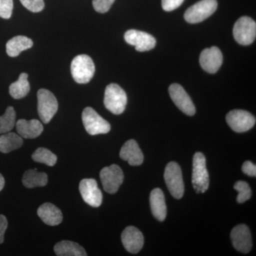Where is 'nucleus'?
I'll return each mask as SVG.
<instances>
[{"instance_id": "aec40b11", "label": "nucleus", "mask_w": 256, "mask_h": 256, "mask_svg": "<svg viewBox=\"0 0 256 256\" xmlns=\"http://www.w3.org/2000/svg\"><path fill=\"white\" fill-rule=\"evenodd\" d=\"M152 214L160 222H163L166 216V205L164 193L159 188H154L150 196Z\"/></svg>"}, {"instance_id": "c85d7f7f", "label": "nucleus", "mask_w": 256, "mask_h": 256, "mask_svg": "<svg viewBox=\"0 0 256 256\" xmlns=\"http://www.w3.org/2000/svg\"><path fill=\"white\" fill-rule=\"evenodd\" d=\"M22 4L32 12H40L44 8V0H20Z\"/></svg>"}, {"instance_id": "f03ea898", "label": "nucleus", "mask_w": 256, "mask_h": 256, "mask_svg": "<svg viewBox=\"0 0 256 256\" xmlns=\"http://www.w3.org/2000/svg\"><path fill=\"white\" fill-rule=\"evenodd\" d=\"M95 65L89 56L80 54L74 58L70 72L76 82L86 84L90 82L95 74Z\"/></svg>"}, {"instance_id": "7ed1b4c3", "label": "nucleus", "mask_w": 256, "mask_h": 256, "mask_svg": "<svg viewBox=\"0 0 256 256\" xmlns=\"http://www.w3.org/2000/svg\"><path fill=\"white\" fill-rule=\"evenodd\" d=\"M128 98L124 89L116 84H110L106 87L104 105L110 112L120 114L126 110Z\"/></svg>"}, {"instance_id": "412c9836", "label": "nucleus", "mask_w": 256, "mask_h": 256, "mask_svg": "<svg viewBox=\"0 0 256 256\" xmlns=\"http://www.w3.org/2000/svg\"><path fill=\"white\" fill-rule=\"evenodd\" d=\"M33 42L25 36H16L9 40L6 44V54L10 57L18 56L24 50L31 48Z\"/></svg>"}, {"instance_id": "f3484780", "label": "nucleus", "mask_w": 256, "mask_h": 256, "mask_svg": "<svg viewBox=\"0 0 256 256\" xmlns=\"http://www.w3.org/2000/svg\"><path fill=\"white\" fill-rule=\"evenodd\" d=\"M120 156L131 166H140L144 161L142 152L134 140H130L124 143L120 152Z\"/></svg>"}, {"instance_id": "7c9ffc66", "label": "nucleus", "mask_w": 256, "mask_h": 256, "mask_svg": "<svg viewBox=\"0 0 256 256\" xmlns=\"http://www.w3.org/2000/svg\"><path fill=\"white\" fill-rule=\"evenodd\" d=\"M116 0H92V6L98 13H106L110 9Z\"/></svg>"}, {"instance_id": "473e14b6", "label": "nucleus", "mask_w": 256, "mask_h": 256, "mask_svg": "<svg viewBox=\"0 0 256 256\" xmlns=\"http://www.w3.org/2000/svg\"><path fill=\"white\" fill-rule=\"evenodd\" d=\"M242 171L244 174L248 176H256V166L250 161H246L244 163L242 166Z\"/></svg>"}, {"instance_id": "4468645a", "label": "nucleus", "mask_w": 256, "mask_h": 256, "mask_svg": "<svg viewBox=\"0 0 256 256\" xmlns=\"http://www.w3.org/2000/svg\"><path fill=\"white\" fill-rule=\"evenodd\" d=\"M230 238L236 250L248 254L252 248V242L250 229L245 224L234 227L230 233Z\"/></svg>"}, {"instance_id": "393cba45", "label": "nucleus", "mask_w": 256, "mask_h": 256, "mask_svg": "<svg viewBox=\"0 0 256 256\" xmlns=\"http://www.w3.org/2000/svg\"><path fill=\"white\" fill-rule=\"evenodd\" d=\"M9 92L10 96L16 100L26 97L30 92L28 74L26 73L20 74L18 80L10 85Z\"/></svg>"}, {"instance_id": "2eb2a0df", "label": "nucleus", "mask_w": 256, "mask_h": 256, "mask_svg": "<svg viewBox=\"0 0 256 256\" xmlns=\"http://www.w3.org/2000/svg\"><path fill=\"white\" fill-rule=\"evenodd\" d=\"M202 68L210 74L218 72L223 63V55L218 47L212 46L202 52L200 58Z\"/></svg>"}, {"instance_id": "4be33fe9", "label": "nucleus", "mask_w": 256, "mask_h": 256, "mask_svg": "<svg viewBox=\"0 0 256 256\" xmlns=\"http://www.w3.org/2000/svg\"><path fill=\"white\" fill-rule=\"evenodd\" d=\"M55 254L58 256H86L84 248L76 242L70 240H62L54 246Z\"/></svg>"}, {"instance_id": "9d476101", "label": "nucleus", "mask_w": 256, "mask_h": 256, "mask_svg": "<svg viewBox=\"0 0 256 256\" xmlns=\"http://www.w3.org/2000/svg\"><path fill=\"white\" fill-rule=\"evenodd\" d=\"M227 124L236 132H245L256 124V118L250 112L244 110H234L227 114Z\"/></svg>"}, {"instance_id": "b1692460", "label": "nucleus", "mask_w": 256, "mask_h": 256, "mask_svg": "<svg viewBox=\"0 0 256 256\" xmlns=\"http://www.w3.org/2000/svg\"><path fill=\"white\" fill-rule=\"evenodd\" d=\"M23 139L14 132H6L0 136V152L2 153L11 152L21 148Z\"/></svg>"}, {"instance_id": "0eeeda50", "label": "nucleus", "mask_w": 256, "mask_h": 256, "mask_svg": "<svg viewBox=\"0 0 256 256\" xmlns=\"http://www.w3.org/2000/svg\"><path fill=\"white\" fill-rule=\"evenodd\" d=\"M217 6L216 0H201L185 12V20L190 24L202 22L215 12Z\"/></svg>"}, {"instance_id": "2f4dec72", "label": "nucleus", "mask_w": 256, "mask_h": 256, "mask_svg": "<svg viewBox=\"0 0 256 256\" xmlns=\"http://www.w3.org/2000/svg\"><path fill=\"white\" fill-rule=\"evenodd\" d=\"M184 0H162V6L166 12H171L178 9Z\"/></svg>"}, {"instance_id": "f257e3e1", "label": "nucleus", "mask_w": 256, "mask_h": 256, "mask_svg": "<svg viewBox=\"0 0 256 256\" xmlns=\"http://www.w3.org/2000/svg\"><path fill=\"white\" fill-rule=\"evenodd\" d=\"M192 184L197 194L204 193L210 188V176L206 168V160L203 153H195L193 158Z\"/></svg>"}, {"instance_id": "6e6552de", "label": "nucleus", "mask_w": 256, "mask_h": 256, "mask_svg": "<svg viewBox=\"0 0 256 256\" xmlns=\"http://www.w3.org/2000/svg\"><path fill=\"white\" fill-rule=\"evenodd\" d=\"M233 34L234 38L239 44H252L256 40V22L248 16H242L234 24Z\"/></svg>"}, {"instance_id": "a211bd4d", "label": "nucleus", "mask_w": 256, "mask_h": 256, "mask_svg": "<svg viewBox=\"0 0 256 256\" xmlns=\"http://www.w3.org/2000/svg\"><path fill=\"white\" fill-rule=\"evenodd\" d=\"M16 129L18 136L25 139H34L41 136L44 130L43 124L36 119L26 120H18L16 122Z\"/></svg>"}, {"instance_id": "1a4fd4ad", "label": "nucleus", "mask_w": 256, "mask_h": 256, "mask_svg": "<svg viewBox=\"0 0 256 256\" xmlns=\"http://www.w3.org/2000/svg\"><path fill=\"white\" fill-rule=\"evenodd\" d=\"M100 178L102 188L109 194H114L118 191L124 181L122 170L117 164L104 168L100 171Z\"/></svg>"}, {"instance_id": "f8f14e48", "label": "nucleus", "mask_w": 256, "mask_h": 256, "mask_svg": "<svg viewBox=\"0 0 256 256\" xmlns=\"http://www.w3.org/2000/svg\"><path fill=\"white\" fill-rule=\"evenodd\" d=\"M128 44L136 46L138 52H144L152 50L156 45V40L146 32L136 30H128L124 36Z\"/></svg>"}, {"instance_id": "ddd939ff", "label": "nucleus", "mask_w": 256, "mask_h": 256, "mask_svg": "<svg viewBox=\"0 0 256 256\" xmlns=\"http://www.w3.org/2000/svg\"><path fill=\"white\" fill-rule=\"evenodd\" d=\"M170 97L180 110L188 116H192L196 112V108L191 98L182 86L173 84L169 88Z\"/></svg>"}, {"instance_id": "c756f323", "label": "nucleus", "mask_w": 256, "mask_h": 256, "mask_svg": "<svg viewBox=\"0 0 256 256\" xmlns=\"http://www.w3.org/2000/svg\"><path fill=\"white\" fill-rule=\"evenodd\" d=\"M13 0H0V18L8 20L12 14Z\"/></svg>"}, {"instance_id": "39448f33", "label": "nucleus", "mask_w": 256, "mask_h": 256, "mask_svg": "<svg viewBox=\"0 0 256 256\" xmlns=\"http://www.w3.org/2000/svg\"><path fill=\"white\" fill-rule=\"evenodd\" d=\"M82 120L86 130L90 136L106 134L110 132V124L92 108L87 107L84 109L82 112Z\"/></svg>"}, {"instance_id": "423d86ee", "label": "nucleus", "mask_w": 256, "mask_h": 256, "mask_svg": "<svg viewBox=\"0 0 256 256\" xmlns=\"http://www.w3.org/2000/svg\"><path fill=\"white\" fill-rule=\"evenodd\" d=\"M38 114L44 124L52 120L58 108V101L55 96L46 89H40L37 92Z\"/></svg>"}, {"instance_id": "6ab92c4d", "label": "nucleus", "mask_w": 256, "mask_h": 256, "mask_svg": "<svg viewBox=\"0 0 256 256\" xmlns=\"http://www.w3.org/2000/svg\"><path fill=\"white\" fill-rule=\"evenodd\" d=\"M37 214L44 223L52 226L60 225L63 220L62 210L50 203H45L37 210Z\"/></svg>"}, {"instance_id": "dca6fc26", "label": "nucleus", "mask_w": 256, "mask_h": 256, "mask_svg": "<svg viewBox=\"0 0 256 256\" xmlns=\"http://www.w3.org/2000/svg\"><path fill=\"white\" fill-rule=\"evenodd\" d=\"M121 240L124 248L130 254H138L144 245V236L142 232L132 226H128L122 232Z\"/></svg>"}, {"instance_id": "72a5a7b5", "label": "nucleus", "mask_w": 256, "mask_h": 256, "mask_svg": "<svg viewBox=\"0 0 256 256\" xmlns=\"http://www.w3.org/2000/svg\"><path fill=\"white\" fill-rule=\"evenodd\" d=\"M8 226V222L4 215L0 214V244L4 240V234Z\"/></svg>"}, {"instance_id": "f704fd0d", "label": "nucleus", "mask_w": 256, "mask_h": 256, "mask_svg": "<svg viewBox=\"0 0 256 256\" xmlns=\"http://www.w3.org/2000/svg\"><path fill=\"white\" fill-rule=\"evenodd\" d=\"M5 184L4 178H3L2 175L0 174V192L3 190Z\"/></svg>"}, {"instance_id": "cd10ccee", "label": "nucleus", "mask_w": 256, "mask_h": 256, "mask_svg": "<svg viewBox=\"0 0 256 256\" xmlns=\"http://www.w3.org/2000/svg\"><path fill=\"white\" fill-rule=\"evenodd\" d=\"M234 190L238 192L237 202L239 204H242L244 202L250 200L252 196V188L249 186L248 184L244 181H238L234 184Z\"/></svg>"}, {"instance_id": "5701e85b", "label": "nucleus", "mask_w": 256, "mask_h": 256, "mask_svg": "<svg viewBox=\"0 0 256 256\" xmlns=\"http://www.w3.org/2000/svg\"><path fill=\"white\" fill-rule=\"evenodd\" d=\"M22 183L24 186L30 188L44 186L48 183V176L37 170H28L23 175Z\"/></svg>"}, {"instance_id": "bb28decb", "label": "nucleus", "mask_w": 256, "mask_h": 256, "mask_svg": "<svg viewBox=\"0 0 256 256\" xmlns=\"http://www.w3.org/2000/svg\"><path fill=\"white\" fill-rule=\"evenodd\" d=\"M32 159L36 162L43 163L47 166H54L57 162V156L50 150L40 148L32 154Z\"/></svg>"}, {"instance_id": "20e7f679", "label": "nucleus", "mask_w": 256, "mask_h": 256, "mask_svg": "<svg viewBox=\"0 0 256 256\" xmlns=\"http://www.w3.org/2000/svg\"><path fill=\"white\" fill-rule=\"evenodd\" d=\"M164 178L172 196L178 200L182 198L184 193V184L180 165L175 162L168 163L165 168Z\"/></svg>"}, {"instance_id": "9b49d317", "label": "nucleus", "mask_w": 256, "mask_h": 256, "mask_svg": "<svg viewBox=\"0 0 256 256\" xmlns=\"http://www.w3.org/2000/svg\"><path fill=\"white\" fill-rule=\"evenodd\" d=\"M79 191L82 200L89 206L99 207L102 202V194L94 178H84L79 184Z\"/></svg>"}, {"instance_id": "a878e982", "label": "nucleus", "mask_w": 256, "mask_h": 256, "mask_svg": "<svg viewBox=\"0 0 256 256\" xmlns=\"http://www.w3.org/2000/svg\"><path fill=\"white\" fill-rule=\"evenodd\" d=\"M16 124V112L14 108L9 106L4 114L0 116V134L9 132Z\"/></svg>"}]
</instances>
